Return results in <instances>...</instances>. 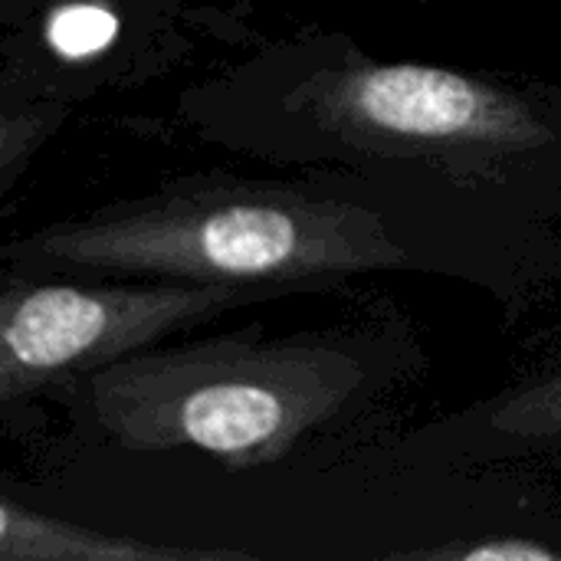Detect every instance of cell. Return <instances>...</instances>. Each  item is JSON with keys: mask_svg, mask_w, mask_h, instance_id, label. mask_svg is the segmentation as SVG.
<instances>
[{"mask_svg": "<svg viewBox=\"0 0 561 561\" xmlns=\"http://www.w3.org/2000/svg\"><path fill=\"white\" fill-rule=\"evenodd\" d=\"M391 457L431 477L561 473V362L394 437Z\"/></svg>", "mask_w": 561, "mask_h": 561, "instance_id": "cell-6", "label": "cell"}, {"mask_svg": "<svg viewBox=\"0 0 561 561\" xmlns=\"http://www.w3.org/2000/svg\"><path fill=\"white\" fill-rule=\"evenodd\" d=\"M421 375L401 329L260 325L151 345L59 391L82 447L108 457L204 460L224 473L316 467L378 431Z\"/></svg>", "mask_w": 561, "mask_h": 561, "instance_id": "cell-3", "label": "cell"}, {"mask_svg": "<svg viewBox=\"0 0 561 561\" xmlns=\"http://www.w3.org/2000/svg\"><path fill=\"white\" fill-rule=\"evenodd\" d=\"M184 0H43L3 26L0 85L72 105L168 69Z\"/></svg>", "mask_w": 561, "mask_h": 561, "instance_id": "cell-5", "label": "cell"}, {"mask_svg": "<svg viewBox=\"0 0 561 561\" xmlns=\"http://www.w3.org/2000/svg\"><path fill=\"white\" fill-rule=\"evenodd\" d=\"M0 89H3V105H0V125H3L0 128V174H3V184L0 187L10 191L23 161L33 158V151L66 118V112L72 105L36 99V95H26L20 89H10V85H0Z\"/></svg>", "mask_w": 561, "mask_h": 561, "instance_id": "cell-8", "label": "cell"}, {"mask_svg": "<svg viewBox=\"0 0 561 561\" xmlns=\"http://www.w3.org/2000/svg\"><path fill=\"white\" fill-rule=\"evenodd\" d=\"M0 260L16 273L224 283L286 299L375 273L440 276L486 293L513 322L561 283V233L431 181L316 164L293 178L178 174L10 240Z\"/></svg>", "mask_w": 561, "mask_h": 561, "instance_id": "cell-1", "label": "cell"}, {"mask_svg": "<svg viewBox=\"0 0 561 561\" xmlns=\"http://www.w3.org/2000/svg\"><path fill=\"white\" fill-rule=\"evenodd\" d=\"M181 122L270 164L401 174L561 220V89L378 59L339 30H299L197 79Z\"/></svg>", "mask_w": 561, "mask_h": 561, "instance_id": "cell-2", "label": "cell"}, {"mask_svg": "<svg viewBox=\"0 0 561 561\" xmlns=\"http://www.w3.org/2000/svg\"><path fill=\"white\" fill-rule=\"evenodd\" d=\"M0 559L3 561H220L256 559L243 549H207L151 542L145 536L102 533L85 523L0 500Z\"/></svg>", "mask_w": 561, "mask_h": 561, "instance_id": "cell-7", "label": "cell"}, {"mask_svg": "<svg viewBox=\"0 0 561 561\" xmlns=\"http://www.w3.org/2000/svg\"><path fill=\"white\" fill-rule=\"evenodd\" d=\"M36 3H43V0H0V16H3V26H10V23H16L23 13H30Z\"/></svg>", "mask_w": 561, "mask_h": 561, "instance_id": "cell-9", "label": "cell"}, {"mask_svg": "<svg viewBox=\"0 0 561 561\" xmlns=\"http://www.w3.org/2000/svg\"><path fill=\"white\" fill-rule=\"evenodd\" d=\"M286 299L187 279H76L3 270L0 404L23 408L233 309Z\"/></svg>", "mask_w": 561, "mask_h": 561, "instance_id": "cell-4", "label": "cell"}]
</instances>
